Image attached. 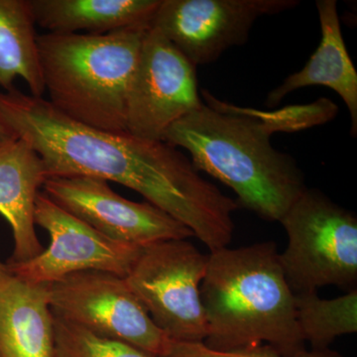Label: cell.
<instances>
[{
	"mask_svg": "<svg viewBox=\"0 0 357 357\" xmlns=\"http://www.w3.org/2000/svg\"><path fill=\"white\" fill-rule=\"evenodd\" d=\"M196 68L156 28H148L126 105V132L163 141L174 123L201 107Z\"/></svg>",
	"mask_w": 357,
	"mask_h": 357,
	"instance_id": "obj_8",
	"label": "cell"
},
{
	"mask_svg": "<svg viewBox=\"0 0 357 357\" xmlns=\"http://www.w3.org/2000/svg\"><path fill=\"white\" fill-rule=\"evenodd\" d=\"M201 107L167 130L164 140L189 152L194 166L229 187L236 204L268 222H279L307 189L290 154L271 136L326 123L337 114L328 98L275 110L241 107L202 93Z\"/></svg>",
	"mask_w": 357,
	"mask_h": 357,
	"instance_id": "obj_2",
	"label": "cell"
},
{
	"mask_svg": "<svg viewBox=\"0 0 357 357\" xmlns=\"http://www.w3.org/2000/svg\"><path fill=\"white\" fill-rule=\"evenodd\" d=\"M0 116L43 160L48 178L91 177L138 192L208 248L234 229L236 201L201 175L178 148L77 123L43 98L0 93Z\"/></svg>",
	"mask_w": 357,
	"mask_h": 357,
	"instance_id": "obj_1",
	"label": "cell"
},
{
	"mask_svg": "<svg viewBox=\"0 0 357 357\" xmlns=\"http://www.w3.org/2000/svg\"><path fill=\"white\" fill-rule=\"evenodd\" d=\"M316 6L321 33L318 49L302 70L286 77L280 86L268 93L265 105L268 109H274L296 89L326 86L337 93L347 105L351 114V135L356 136L357 72L342 36L337 2L318 0Z\"/></svg>",
	"mask_w": 357,
	"mask_h": 357,
	"instance_id": "obj_14",
	"label": "cell"
},
{
	"mask_svg": "<svg viewBox=\"0 0 357 357\" xmlns=\"http://www.w3.org/2000/svg\"><path fill=\"white\" fill-rule=\"evenodd\" d=\"M57 357H153L132 345L100 337L54 316Z\"/></svg>",
	"mask_w": 357,
	"mask_h": 357,
	"instance_id": "obj_18",
	"label": "cell"
},
{
	"mask_svg": "<svg viewBox=\"0 0 357 357\" xmlns=\"http://www.w3.org/2000/svg\"><path fill=\"white\" fill-rule=\"evenodd\" d=\"M17 135L14 133L13 129L9 128L8 124L0 116V148L4 145L17 139Z\"/></svg>",
	"mask_w": 357,
	"mask_h": 357,
	"instance_id": "obj_20",
	"label": "cell"
},
{
	"mask_svg": "<svg viewBox=\"0 0 357 357\" xmlns=\"http://www.w3.org/2000/svg\"><path fill=\"white\" fill-rule=\"evenodd\" d=\"M151 25L107 34L38 36L40 64L49 102L77 123L126 132V105L143 39Z\"/></svg>",
	"mask_w": 357,
	"mask_h": 357,
	"instance_id": "obj_4",
	"label": "cell"
},
{
	"mask_svg": "<svg viewBox=\"0 0 357 357\" xmlns=\"http://www.w3.org/2000/svg\"><path fill=\"white\" fill-rule=\"evenodd\" d=\"M162 357H344L332 349L305 351L295 356H282L269 349H258L246 351H218L208 349L204 342H184L171 340Z\"/></svg>",
	"mask_w": 357,
	"mask_h": 357,
	"instance_id": "obj_19",
	"label": "cell"
},
{
	"mask_svg": "<svg viewBox=\"0 0 357 357\" xmlns=\"http://www.w3.org/2000/svg\"><path fill=\"white\" fill-rule=\"evenodd\" d=\"M274 241L211 251L201 284L208 335L218 351L266 349L282 356L306 351L296 314L295 294Z\"/></svg>",
	"mask_w": 357,
	"mask_h": 357,
	"instance_id": "obj_3",
	"label": "cell"
},
{
	"mask_svg": "<svg viewBox=\"0 0 357 357\" xmlns=\"http://www.w3.org/2000/svg\"><path fill=\"white\" fill-rule=\"evenodd\" d=\"M47 178L43 160L25 140L17 138L0 148V215L10 225L14 241L7 264L29 261L44 250L35 229V208Z\"/></svg>",
	"mask_w": 357,
	"mask_h": 357,
	"instance_id": "obj_12",
	"label": "cell"
},
{
	"mask_svg": "<svg viewBox=\"0 0 357 357\" xmlns=\"http://www.w3.org/2000/svg\"><path fill=\"white\" fill-rule=\"evenodd\" d=\"M36 23L28 0H0V88L21 77L35 98L45 93Z\"/></svg>",
	"mask_w": 357,
	"mask_h": 357,
	"instance_id": "obj_16",
	"label": "cell"
},
{
	"mask_svg": "<svg viewBox=\"0 0 357 357\" xmlns=\"http://www.w3.org/2000/svg\"><path fill=\"white\" fill-rule=\"evenodd\" d=\"M297 0H161L151 20L195 67L211 64L248 41L260 17L299 6Z\"/></svg>",
	"mask_w": 357,
	"mask_h": 357,
	"instance_id": "obj_10",
	"label": "cell"
},
{
	"mask_svg": "<svg viewBox=\"0 0 357 357\" xmlns=\"http://www.w3.org/2000/svg\"><path fill=\"white\" fill-rule=\"evenodd\" d=\"M35 23L48 33L107 34L151 25L161 0H28Z\"/></svg>",
	"mask_w": 357,
	"mask_h": 357,
	"instance_id": "obj_15",
	"label": "cell"
},
{
	"mask_svg": "<svg viewBox=\"0 0 357 357\" xmlns=\"http://www.w3.org/2000/svg\"><path fill=\"white\" fill-rule=\"evenodd\" d=\"M298 325L305 342L314 351L330 349L340 335L357 332V290L335 299H321L318 292L295 295Z\"/></svg>",
	"mask_w": 357,
	"mask_h": 357,
	"instance_id": "obj_17",
	"label": "cell"
},
{
	"mask_svg": "<svg viewBox=\"0 0 357 357\" xmlns=\"http://www.w3.org/2000/svg\"><path fill=\"white\" fill-rule=\"evenodd\" d=\"M43 188L54 203L116 243L144 248L194 236L184 225L153 204L123 198L100 178H48Z\"/></svg>",
	"mask_w": 357,
	"mask_h": 357,
	"instance_id": "obj_11",
	"label": "cell"
},
{
	"mask_svg": "<svg viewBox=\"0 0 357 357\" xmlns=\"http://www.w3.org/2000/svg\"><path fill=\"white\" fill-rule=\"evenodd\" d=\"M280 223L288 243L279 255L294 294L357 283V218L318 189L303 192Z\"/></svg>",
	"mask_w": 357,
	"mask_h": 357,
	"instance_id": "obj_5",
	"label": "cell"
},
{
	"mask_svg": "<svg viewBox=\"0 0 357 357\" xmlns=\"http://www.w3.org/2000/svg\"><path fill=\"white\" fill-rule=\"evenodd\" d=\"M0 357H57L47 285L0 273Z\"/></svg>",
	"mask_w": 357,
	"mask_h": 357,
	"instance_id": "obj_13",
	"label": "cell"
},
{
	"mask_svg": "<svg viewBox=\"0 0 357 357\" xmlns=\"http://www.w3.org/2000/svg\"><path fill=\"white\" fill-rule=\"evenodd\" d=\"M47 290L57 318L153 357L163 356L168 349L170 338L157 328L123 277L77 272L47 285Z\"/></svg>",
	"mask_w": 357,
	"mask_h": 357,
	"instance_id": "obj_7",
	"label": "cell"
},
{
	"mask_svg": "<svg viewBox=\"0 0 357 357\" xmlns=\"http://www.w3.org/2000/svg\"><path fill=\"white\" fill-rule=\"evenodd\" d=\"M208 255L188 239L144 246L126 277L157 328L174 342H204L208 335L201 284Z\"/></svg>",
	"mask_w": 357,
	"mask_h": 357,
	"instance_id": "obj_6",
	"label": "cell"
},
{
	"mask_svg": "<svg viewBox=\"0 0 357 357\" xmlns=\"http://www.w3.org/2000/svg\"><path fill=\"white\" fill-rule=\"evenodd\" d=\"M35 223L50 245L27 262L6 264L11 274L33 285H50L68 275L102 271L126 278L143 248L112 241L40 192Z\"/></svg>",
	"mask_w": 357,
	"mask_h": 357,
	"instance_id": "obj_9",
	"label": "cell"
},
{
	"mask_svg": "<svg viewBox=\"0 0 357 357\" xmlns=\"http://www.w3.org/2000/svg\"><path fill=\"white\" fill-rule=\"evenodd\" d=\"M6 270H7L6 264H3V263L0 262V273H1V272L6 271Z\"/></svg>",
	"mask_w": 357,
	"mask_h": 357,
	"instance_id": "obj_21",
	"label": "cell"
}]
</instances>
